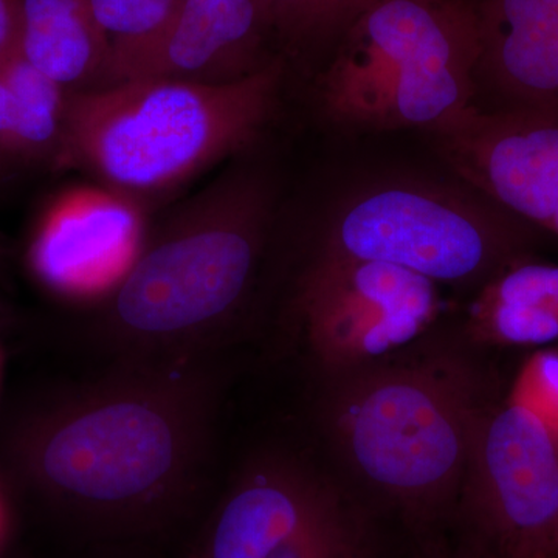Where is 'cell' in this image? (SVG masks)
I'll return each instance as SVG.
<instances>
[{"mask_svg": "<svg viewBox=\"0 0 558 558\" xmlns=\"http://www.w3.org/2000/svg\"><path fill=\"white\" fill-rule=\"evenodd\" d=\"M227 357L109 362L0 409V492L90 549L185 542L218 484Z\"/></svg>", "mask_w": 558, "mask_h": 558, "instance_id": "cell-1", "label": "cell"}, {"mask_svg": "<svg viewBox=\"0 0 558 558\" xmlns=\"http://www.w3.org/2000/svg\"><path fill=\"white\" fill-rule=\"evenodd\" d=\"M0 374H2V357H0Z\"/></svg>", "mask_w": 558, "mask_h": 558, "instance_id": "cell-26", "label": "cell"}, {"mask_svg": "<svg viewBox=\"0 0 558 558\" xmlns=\"http://www.w3.org/2000/svg\"><path fill=\"white\" fill-rule=\"evenodd\" d=\"M501 16L492 84L502 110L558 117V0H501Z\"/></svg>", "mask_w": 558, "mask_h": 558, "instance_id": "cell-13", "label": "cell"}, {"mask_svg": "<svg viewBox=\"0 0 558 558\" xmlns=\"http://www.w3.org/2000/svg\"><path fill=\"white\" fill-rule=\"evenodd\" d=\"M135 202L108 191L62 197L32 242L33 270L64 295L94 296L112 284L142 244Z\"/></svg>", "mask_w": 558, "mask_h": 558, "instance_id": "cell-11", "label": "cell"}, {"mask_svg": "<svg viewBox=\"0 0 558 558\" xmlns=\"http://www.w3.org/2000/svg\"><path fill=\"white\" fill-rule=\"evenodd\" d=\"M3 163H5V159H3L2 156H0V172H2Z\"/></svg>", "mask_w": 558, "mask_h": 558, "instance_id": "cell-24", "label": "cell"}, {"mask_svg": "<svg viewBox=\"0 0 558 558\" xmlns=\"http://www.w3.org/2000/svg\"><path fill=\"white\" fill-rule=\"evenodd\" d=\"M325 252L377 260L433 282H461L517 263L505 231L461 202L414 186H385L351 202Z\"/></svg>", "mask_w": 558, "mask_h": 558, "instance_id": "cell-6", "label": "cell"}, {"mask_svg": "<svg viewBox=\"0 0 558 558\" xmlns=\"http://www.w3.org/2000/svg\"><path fill=\"white\" fill-rule=\"evenodd\" d=\"M486 339L543 347L558 339V266L517 260L499 271L475 307Z\"/></svg>", "mask_w": 558, "mask_h": 558, "instance_id": "cell-15", "label": "cell"}, {"mask_svg": "<svg viewBox=\"0 0 558 558\" xmlns=\"http://www.w3.org/2000/svg\"><path fill=\"white\" fill-rule=\"evenodd\" d=\"M269 204L255 175H227L202 191L90 296L68 348L87 365L227 357L258 274Z\"/></svg>", "mask_w": 558, "mask_h": 558, "instance_id": "cell-2", "label": "cell"}, {"mask_svg": "<svg viewBox=\"0 0 558 558\" xmlns=\"http://www.w3.org/2000/svg\"><path fill=\"white\" fill-rule=\"evenodd\" d=\"M22 57L70 92L106 86L109 40L87 0H20Z\"/></svg>", "mask_w": 558, "mask_h": 558, "instance_id": "cell-14", "label": "cell"}, {"mask_svg": "<svg viewBox=\"0 0 558 558\" xmlns=\"http://www.w3.org/2000/svg\"><path fill=\"white\" fill-rule=\"evenodd\" d=\"M70 92L44 75L21 51L0 65V156L57 159Z\"/></svg>", "mask_w": 558, "mask_h": 558, "instance_id": "cell-16", "label": "cell"}, {"mask_svg": "<svg viewBox=\"0 0 558 558\" xmlns=\"http://www.w3.org/2000/svg\"><path fill=\"white\" fill-rule=\"evenodd\" d=\"M279 2L290 3V2H299L300 0H279Z\"/></svg>", "mask_w": 558, "mask_h": 558, "instance_id": "cell-25", "label": "cell"}, {"mask_svg": "<svg viewBox=\"0 0 558 558\" xmlns=\"http://www.w3.org/2000/svg\"><path fill=\"white\" fill-rule=\"evenodd\" d=\"M355 468L416 517L449 497L473 446L472 414L451 381L425 371L373 377L340 403L336 422Z\"/></svg>", "mask_w": 558, "mask_h": 558, "instance_id": "cell-5", "label": "cell"}, {"mask_svg": "<svg viewBox=\"0 0 558 558\" xmlns=\"http://www.w3.org/2000/svg\"><path fill=\"white\" fill-rule=\"evenodd\" d=\"M278 92L277 68L230 83L137 78L72 92L54 160L124 199L159 196L252 145Z\"/></svg>", "mask_w": 558, "mask_h": 558, "instance_id": "cell-3", "label": "cell"}, {"mask_svg": "<svg viewBox=\"0 0 558 558\" xmlns=\"http://www.w3.org/2000/svg\"><path fill=\"white\" fill-rule=\"evenodd\" d=\"M175 558H376L368 513L300 454L264 449L218 480Z\"/></svg>", "mask_w": 558, "mask_h": 558, "instance_id": "cell-4", "label": "cell"}, {"mask_svg": "<svg viewBox=\"0 0 558 558\" xmlns=\"http://www.w3.org/2000/svg\"><path fill=\"white\" fill-rule=\"evenodd\" d=\"M542 558H558V531L556 537L550 542L549 548L546 549L545 556Z\"/></svg>", "mask_w": 558, "mask_h": 558, "instance_id": "cell-21", "label": "cell"}, {"mask_svg": "<svg viewBox=\"0 0 558 558\" xmlns=\"http://www.w3.org/2000/svg\"><path fill=\"white\" fill-rule=\"evenodd\" d=\"M0 558H14V557L11 556L10 550H7V553L3 554V556H0Z\"/></svg>", "mask_w": 558, "mask_h": 558, "instance_id": "cell-23", "label": "cell"}, {"mask_svg": "<svg viewBox=\"0 0 558 558\" xmlns=\"http://www.w3.org/2000/svg\"><path fill=\"white\" fill-rule=\"evenodd\" d=\"M14 523H16V515H14L9 501L0 492V556L10 550Z\"/></svg>", "mask_w": 558, "mask_h": 558, "instance_id": "cell-20", "label": "cell"}, {"mask_svg": "<svg viewBox=\"0 0 558 558\" xmlns=\"http://www.w3.org/2000/svg\"><path fill=\"white\" fill-rule=\"evenodd\" d=\"M549 231H553V233L557 234V236H558V205H557L556 215H554L553 226H550V230Z\"/></svg>", "mask_w": 558, "mask_h": 558, "instance_id": "cell-22", "label": "cell"}, {"mask_svg": "<svg viewBox=\"0 0 558 558\" xmlns=\"http://www.w3.org/2000/svg\"><path fill=\"white\" fill-rule=\"evenodd\" d=\"M256 16L255 0H180L167 32L112 84L137 78L220 84L245 78L253 72L241 61V49Z\"/></svg>", "mask_w": 558, "mask_h": 558, "instance_id": "cell-12", "label": "cell"}, {"mask_svg": "<svg viewBox=\"0 0 558 558\" xmlns=\"http://www.w3.org/2000/svg\"><path fill=\"white\" fill-rule=\"evenodd\" d=\"M462 558H542L558 531V436L509 399L480 421Z\"/></svg>", "mask_w": 558, "mask_h": 558, "instance_id": "cell-7", "label": "cell"}, {"mask_svg": "<svg viewBox=\"0 0 558 558\" xmlns=\"http://www.w3.org/2000/svg\"><path fill=\"white\" fill-rule=\"evenodd\" d=\"M436 131L465 179L513 215L550 230L558 205V117L469 108Z\"/></svg>", "mask_w": 558, "mask_h": 558, "instance_id": "cell-9", "label": "cell"}, {"mask_svg": "<svg viewBox=\"0 0 558 558\" xmlns=\"http://www.w3.org/2000/svg\"><path fill=\"white\" fill-rule=\"evenodd\" d=\"M20 0H0V65L20 53Z\"/></svg>", "mask_w": 558, "mask_h": 558, "instance_id": "cell-19", "label": "cell"}, {"mask_svg": "<svg viewBox=\"0 0 558 558\" xmlns=\"http://www.w3.org/2000/svg\"><path fill=\"white\" fill-rule=\"evenodd\" d=\"M510 400L537 414L558 436V352H538L529 360Z\"/></svg>", "mask_w": 558, "mask_h": 558, "instance_id": "cell-18", "label": "cell"}, {"mask_svg": "<svg viewBox=\"0 0 558 558\" xmlns=\"http://www.w3.org/2000/svg\"><path fill=\"white\" fill-rule=\"evenodd\" d=\"M366 33L391 72L384 124L438 130L469 109V68L432 11L413 0H388L369 14Z\"/></svg>", "mask_w": 558, "mask_h": 558, "instance_id": "cell-10", "label": "cell"}, {"mask_svg": "<svg viewBox=\"0 0 558 558\" xmlns=\"http://www.w3.org/2000/svg\"><path fill=\"white\" fill-rule=\"evenodd\" d=\"M98 27L109 40L106 86L160 39L170 27L180 0H87ZM105 87V86H102Z\"/></svg>", "mask_w": 558, "mask_h": 558, "instance_id": "cell-17", "label": "cell"}, {"mask_svg": "<svg viewBox=\"0 0 558 558\" xmlns=\"http://www.w3.org/2000/svg\"><path fill=\"white\" fill-rule=\"evenodd\" d=\"M438 310L436 282L391 264L323 252L301 279L296 314L328 369L369 362L416 339Z\"/></svg>", "mask_w": 558, "mask_h": 558, "instance_id": "cell-8", "label": "cell"}]
</instances>
